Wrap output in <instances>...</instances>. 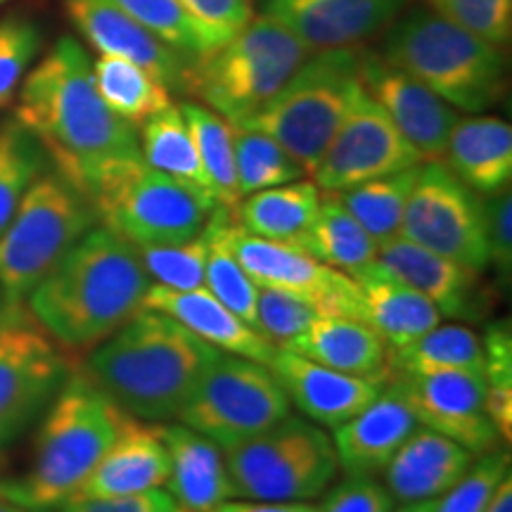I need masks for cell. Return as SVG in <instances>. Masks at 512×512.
<instances>
[{"instance_id": "1", "label": "cell", "mask_w": 512, "mask_h": 512, "mask_svg": "<svg viewBox=\"0 0 512 512\" xmlns=\"http://www.w3.org/2000/svg\"><path fill=\"white\" fill-rule=\"evenodd\" d=\"M15 119L88 200L143 162L138 128L105 105L95 88L93 60L72 36L60 38L24 76Z\"/></svg>"}, {"instance_id": "2", "label": "cell", "mask_w": 512, "mask_h": 512, "mask_svg": "<svg viewBox=\"0 0 512 512\" xmlns=\"http://www.w3.org/2000/svg\"><path fill=\"white\" fill-rule=\"evenodd\" d=\"M150 283L136 245L98 223L31 290L27 311L64 351L95 349L143 309Z\"/></svg>"}, {"instance_id": "3", "label": "cell", "mask_w": 512, "mask_h": 512, "mask_svg": "<svg viewBox=\"0 0 512 512\" xmlns=\"http://www.w3.org/2000/svg\"><path fill=\"white\" fill-rule=\"evenodd\" d=\"M221 349L166 313L140 309L91 349L86 373L121 413L145 422L176 418Z\"/></svg>"}, {"instance_id": "4", "label": "cell", "mask_w": 512, "mask_h": 512, "mask_svg": "<svg viewBox=\"0 0 512 512\" xmlns=\"http://www.w3.org/2000/svg\"><path fill=\"white\" fill-rule=\"evenodd\" d=\"M124 418L91 377L74 370L43 413L27 475L0 482V496L27 512L64 508L117 439Z\"/></svg>"}, {"instance_id": "5", "label": "cell", "mask_w": 512, "mask_h": 512, "mask_svg": "<svg viewBox=\"0 0 512 512\" xmlns=\"http://www.w3.org/2000/svg\"><path fill=\"white\" fill-rule=\"evenodd\" d=\"M377 53L425 83L453 110L484 114L505 93L501 48L432 10L401 15L384 31Z\"/></svg>"}, {"instance_id": "6", "label": "cell", "mask_w": 512, "mask_h": 512, "mask_svg": "<svg viewBox=\"0 0 512 512\" xmlns=\"http://www.w3.org/2000/svg\"><path fill=\"white\" fill-rule=\"evenodd\" d=\"M361 53L363 46L316 50L261 110L235 126L266 133L311 176L361 88Z\"/></svg>"}, {"instance_id": "7", "label": "cell", "mask_w": 512, "mask_h": 512, "mask_svg": "<svg viewBox=\"0 0 512 512\" xmlns=\"http://www.w3.org/2000/svg\"><path fill=\"white\" fill-rule=\"evenodd\" d=\"M309 55L311 50L271 17H252L221 46L192 57L185 95L240 124L261 110Z\"/></svg>"}, {"instance_id": "8", "label": "cell", "mask_w": 512, "mask_h": 512, "mask_svg": "<svg viewBox=\"0 0 512 512\" xmlns=\"http://www.w3.org/2000/svg\"><path fill=\"white\" fill-rule=\"evenodd\" d=\"M98 211L60 171H43L0 233V287L8 306H22L64 254L93 226Z\"/></svg>"}, {"instance_id": "9", "label": "cell", "mask_w": 512, "mask_h": 512, "mask_svg": "<svg viewBox=\"0 0 512 512\" xmlns=\"http://www.w3.org/2000/svg\"><path fill=\"white\" fill-rule=\"evenodd\" d=\"M223 456L235 498L247 501H309L328 491L339 470L330 434L292 413Z\"/></svg>"}, {"instance_id": "10", "label": "cell", "mask_w": 512, "mask_h": 512, "mask_svg": "<svg viewBox=\"0 0 512 512\" xmlns=\"http://www.w3.org/2000/svg\"><path fill=\"white\" fill-rule=\"evenodd\" d=\"M290 413L292 403L268 363L221 351L185 399L176 420L228 451Z\"/></svg>"}, {"instance_id": "11", "label": "cell", "mask_w": 512, "mask_h": 512, "mask_svg": "<svg viewBox=\"0 0 512 512\" xmlns=\"http://www.w3.org/2000/svg\"><path fill=\"white\" fill-rule=\"evenodd\" d=\"M98 221L131 245H178L192 240L219 207L214 197L188 188L140 162L91 197Z\"/></svg>"}, {"instance_id": "12", "label": "cell", "mask_w": 512, "mask_h": 512, "mask_svg": "<svg viewBox=\"0 0 512 512\" xmlns=\"http://www.w3.org/2000/svg\"><path fill=\"white\" fill-rule=\"evenodd\" d=\"M74 373L64 351L22 306L0 320V453L29 430Z\"/></svg>"}, {"instance_id": "13", "label": "cell", "mask_w": 512, "mask_h": 512, "mask_svg": "<svg viewBox=\"0 0 512 512\" xmlns=\"http://www.w3.org/2000/svg\"><path fill=\"white\" fill-rule=\"evenodd\" d=\"M401 235L477 271H489L484 195L467 188L444 162L418 166Z\"/></svg>"}, {"instance_id": "14", "label": "cell", "mask_w": 512, "mask_h": 512, "mask_svg": "<svg viewBox=\"0 0 512 512\" xmlns=\"http://www.w3.org/2000/svg\"><path fill=\"white\" fill-rule=\"evenodd\" d=\"M418 164V150L361 86L311 176L323 192H342Z\"/></svg>"}, {"instance_id": "15", "label": "cell", "mask_w": 512, "mask_h": 512, "mask_svg": "<svg viewBox=\"0 0 512 512\" xmlns=\"http://www.w3.org/2000/svg\"><path fill=\"white\" fill-rule=\"evenodd\" d=\"M228 245L256 287L297 294L316 306L320 316L363 320L361 290L351 275L320 264L287 242L249 235L235 219L228 226Z\"/></svg>"}, {"instance_id": "16", "label": "cell", "mask_w": 512, "mask_h": 512, "mask_svg": "<svg viewBox=\"0 0 512 512\" xmlns=\"http://www.w3.org/2000/svg\"><path fill=\"white\" fill-rule=\"evenodd\" d=\"M387 384L406 401L418 425L458 441L475 456L503 446L486 411L484 375L467 370L392 373Z\"/></svg>"}, {"instance_id": "17", "label": "cell", "mask_w": 512, "mask_h": 512, "mask_svg": "<svg viewBox=\"0 0 512 512\" xmlns=\"http://www.w3.org/2000/svg\"><path fill=\"white\" fill-rule=\"evenodd\" d=\"M363 91L394 121L422 162H441L458 112L403 69L389 64L377 50L363 48L358 62Z\"/></svg>"}, {"instance_id": "18", "label": "cell", "mask_w": 512, "mask_h": 512, "mask_svg": "<svg viewBox=\"0 0 512 512\" xmlns=\"http://www.w3.org/2000/svg\"><path fill=\"white\" fill-rule=\"evenodd\" d=\"M377 259L430 299L439 316L472 325L494 311L496 297L484 283V271L415 245L403 235L380 245Z\"/></svg>"}, {"instance_id": "19", "label": "cell", "mask_w": 512, "mask_h": 512, "mask_svg": "<svg viewBox=\"0 0 512 512\" xmlns=\"http://www.w3.org/2000/svg\"><path fill=\"white\" fill-rule=\"evenodd\" d=\"M64 8L98 55L138 64L171 93H185L192 57L178 53L112 0H64Z\"/></svg>"}, {"instance_id": "20", "label": "cell", "mask_w": 512, "mask_h": 512, "mask_svg": "<svg viewBox=\"0 0 512 512\" xmlns=\"http://www.w3.org/2000/svg\"><path fill=\"white\" fill-rule=\"evenodd\" d=\"M408 0H264V15L311 53L363 46L403 15Z\"/></svg>"}, {"instance_id": "21", "label": "cell", "mask_w": 512, "mask_h": 512, "mask_svg": "<svg viewBox=\"0 0 512 512\" xmlns=\"http://www.w3.org/2000/svg\"><path fill=\"white\" fill-rule=\"evenodd\" d=\"M271 370L287 399L320 427H335L368 408L384 392L389 377H361L318 366L309 358L278 349Z\"/></svg>"}, {"instance_id": "22", "label": "cell", "mask_w": 512, "mask_h": 512, "mask_svg": "<svg viewBox=\"0 0 512 512\" xmlns=\"http://www.w3.org/2000/svg\"><path fill=\"white\" fill-rule=\"evenodd\" d=\"M171 460L164 444V425L126 415L117 439L95 465L76 498H110L162 489L169 479Z\"/></svg>"}, {"instance_id": "23", "label": "cell", "mask_w": 512, "mask_h": 512, "mask_svg": "<svg viewBox=\"0 0 512 512\" xmlns=\"http://www.w3.org/2000/svg\"><path fill=\"white\" fill-rule=\"evenodd\" d=\"M143 309L166 313L192 335L226 354L245 356L259 363H271L278 349L268 339L249 328L245 320L226 309L207 287L200 290H171V287L150 283L143 299Z\"/></svg>"}, {"instance_id": "24", "label": "cell", "mask_w": 512, "mask_h": 512, "mask_svg": "<svg viewBox=\"0 0 512 512\" xmlns=\"http://www.w3.org/2000/svg\"><path fill=\"white\" fill-rule=\"evenodd\" d=\"M475 458L458 441L418 425L384 467V486L399 503L434 501L470 470Z\"/></svg>"}, {"instance_id": "25", "label": "cell", "mask_w": 512, "mask_h": 512, "mask_svg": "<svg viewBox=\"0 0 512 512\" xmlns=\"http://www.w3.org/2000/svg\"><path fill=\"white\" fill-rule=\"evenodd\" d=\"M415 427L418 420L413 418L411 408L387 384L368 408L335 427L332 444L337 463L347 477L382 475Z\"/></svg>"}, {"instance_id": "26", "label": "cell", "mask_w": 512, "mask_h": 512, "mask_svg": "<svg viewBox=\"0 0 512 512\" xmlns=\"http://www.w3.org/2000/svg\"><path fill=\"white\" fill-rule=\"evenodd\" d=\"M351 278L361 290L363 323L384 339L389 351L408 347L441 323L430 299L389 271L380 259L363 266Z\"/></svg>"}, {"instance_id": "27", "label": "cell", "mask_w": 512, "mask_h": 512, "mask_svg": "<svg viewBox=\"0 0 512 512\" xmlns=\"http://www.w3.org/2000/svg\"><path fill=\"white\" fill-rule=\"evenodd\" d=\"M441 162L479 195L489 197L508 190L512 181L510 124L491 114L458 117Z\"/></svg>"}, {"instance_id": "28", "label": "cell", "mask_w": 512, "mask_h": 512, "mask_svg": "<svg viewBox=\"0 0 512 512\" xmlns=\"http://www.w3.org/2000/svg\"><path fill=\"white\" fill-rule=\"evenodd\" d=\"M164 444L171 460L166 484L183 510L209 512L235 498L226 456L214 441L178 422L164 425Z\"/></svg>"}, {"instance_id": "29", "label": "cell", "mask_w": 512, "mask_h": 512, "mask_svg": "<svg viewBox=\"0 0 512 512\" xmlns=\"http://www.w3.org/2000/svg\"><path fill=\"white\" fill-rule=\"evenodd\" d=\"M285 351L339 373L389 377V347L363 320L320 316Z\"/></svg>"}, {"instance_id": "30", "label": "cell", "mask_w": 512, "mask_h": 512, "mask_svg": "<svg viewBox=\"0 0 512 512\" xmlns=\"http://www.w3.org/2000/svg\"><path fill=\"white\" fill-rule=\"evenodd\" d=\"M323 192L313 181H292L242 197L235 221L256 238L294 242L316 219Z\"/></svg>"}, {"instance_id": "31", "label": "cell", "mask_w": 512, "mask_h": 512, "mask_svg": "<svg viewBox=\"0 0 512 512\" xmlns=\"http://www.w3.org/2000/svg\"><path fill=\"white\" fill-rule=\"evenodd\" d=\"M290 245L302 249L320 264L337 268L347 275H354L363 266L373 264L380 252V245L370 238L332 192H323L316 219Z\"/></svg>"}, {"instance_id": "32", "label": "cell", "mask_w": 512, "mask_h": 512, "mask_svg": "<svg viewBox=\"0 0 512 512\" xmlns=\"http://www.w3.org/2000/svg\"><path fill=\"white\" fill-rule=\"evenodd\" d=\"M138 138L140 155L150 169L174 178V181L188 185L202 195L214 197L181 107L169 105L162 112L152 114L150 119L140 124Z\"/></svg>"}, {"instance_id": "33", "label": "cell", "mask_w": 512, "mask_h": 512, "mask_svg": "<svg viewBox=\"0 0 512 512\" xmlns=\"http://www.w3.org/2000/svg\"><path fill=\"white\" fill-rule=\"evenodd\" d=\"M441 370H467L484 375L482 335L465 323H439L408 347L389 351V375Z\"/></svg>"}, {"instance_id": "34", "label": "cell", "mask_w": 512, "mask_h": 512, "mask_svg": "<svg viewBox=\"0 0 512 512\" xmlns=\"http://www.w3.org/2000/svg\"><path fill=\"white\" fill-rule=\"evenodd\" d=\"M93 79L105 105L128 124L140 128L152 114L174 105L171 91L138 64L112 55H98L93 62Z\"/></svg>"}, {"instance_id": "35", "label": "cell", "mask_w": 512, "mask_h": 512, "mask_svg": "<svg viewBox=\"0 0 512 512\" xmlns=\"http://www.w3.org/2000/svg\"><path fill=\"white\" fill-rule=\"evenodd\" d=\"M418 166L399 171V174L373 178V181L354 185V188L342 192H332V195L361 223V228L377 245H384V242L401 235L403 211H406L408 197H411Z\"/></svg>"}, {"instance_id": "36", "label": "cell", "mask_w": 512, "mask_h": 512, "mask_svg": "<svg viewBox=\"0 0 512 512\" xmlns=\"http://www.w3.org/2000/svg\"><path fill=\"white\" fill-rule=\"evenodd\" d=\"M181 112L216 202L230 211H238L242 197L238 192V176H235L233 124L200 102H183Z\"/></svg>"}, {"instance_id": "37", "label": "cell", "mask_w": 512, "mask_h": 512, "mask_svg": "<svg viewBox=\"0 0 512 512\" xmlns=\"http://www.w3.org/2000/svg\"><path fill=\"white\" fill-rule=\"evenodd\" d=\"M233 152L240 197L299 181L306 176L304 166L283 145L275 143L266 133L252 131V128L233 124Z\"/></svg>"}, {"instance_id": "38", "label": "cell", "mask_w": 512, "mask_h": 512, "mask_svg": "<svg viewBox=\"0 0 512 512\" xmlns=\"http://www.w3.org/2000/svg\"><path fill=\"white\" fill-rule=\"evenodd\" d=\"M46 166L48 155L34 133L17 119L0 126V233Z\"/></svg>"}, {"instance_id": "39", "label": "cell", "mask_w": 512, "mask_h": 512, "mask_svg": "<svg viewBox=\"0 0 512 512\" xmlns=\"http://www.w3.org/2000/svg\"><path fill=\"white\" fill-rule=\"evenodd\" d=\"M486 411L505 446L512 439V330L508 320H496L482 335Z\"/></svg>"}, {"instance_id": "40", "label": "cell", "mask_w": 512, "mask_h": 512, "mask_svg": "<svg viewBox=\"0 0 512 512\" xmlns=\"http://www.w3.org/2000/svg\"><path fill=\"white\" fill-rule=\"evenodd\" d=\"M119 5L126 15H131L136 22L150 29L157 38L176 48L178 53L197 57L209 53L216 46H221L214 36L207 34L200 24L181 10L176 0H112Z\"/></svg>"}, {"instance_id": "41", "label": "cell", "mask_w": 512, "mask_h": 512, "mask_svg": "<svg viewBox=\"0 0 512 512\" xmlns=\"http://www.w3.org/2000/svg\"><path fill=\"white\" fill-rule=\"evenodd\" d=\"M152 283L171 290H200L204 287V266H207L209 238L207 230L197 238L178 245H147L136 247Z\"/></svg>"}, {"instance_id": "42", "label": "cell", "mask_w": 512, "mask_h": 512, "mask_svg": "<svg viewBox=\"0 0 512 512\" xmlns=\"http://www.w3.org/2000/svg\"><path fill=\"white\" fill-rule=\"evenodd\" d=\"M510 475L508 448L498 446L475 458L470 470L458 479L444 496L437 498L434 512H484L491 494Z\"/></svg>"}, {"instance_id": "43", "label": "cell", "mask_w": 512, "mask_h": 512, "mask_svg": "<svg viewBox=\"0 0 512 512\" xmlns=\"http://www.w3.org/2000/svg\"><path fill=\"white\" fill-rule=\"evenodd\" d=\"M316 318H320L316 306L297 294L271 290V287H259L256 292V330L275 349H285Z\"/></svg>"}, {"instance_id": "44", "label": "cell", "mask_w": 512, "mask_h": 512, "mask_svg": "<svg viewBox=\"0 0 512 512\" xmlns=\"http://www.w3.org/2000/svg\"><path fill=\"white\" fill-rule=\"evenodd\" d=\"M38 48H41V34L34 22L24 17L0 22V110L15 100Z\"/></svg>"}, {"instance_id": "45", "label": "cell", "mask_w": 512, "mask_h": 512, "mask_svg": "<svg viewBox=\"0 0 512 512\" xmlns=\"http://www.w3.org/2000/svg\"><path fill=\"white\" fill-rule=\"evenodd\" d=\"M430 10L503 48L512 34V0H427Z\"/></svg>"}, {"instance_id": "46", "label": "cell", "mask_w": 512, "mask_h": 512, "mask_svg": "<svg viewBox=\"0 0 512 512\" xmlns=\"http://www.w3.org/2000/svg\"><path fill=\"white\" fill-rule=\"evenodd\" d=\"M192 22L223 43L254 17L252 0H176Z\"/></svg>"}, {"instance_id": "47", "label": "cell", "mask_w": 512, "mask_h": 512, "mask_svg": "<svg viewBox=\"0 0 512 512\" xmlns=\"http://www.w3.org/2000/svg\"><path fill=\"white\" fill-rule=\"evenodd\" d=\"M396 501L375 477H347L325 494L318 512H394Z\"/></svg>"}, {"instance_id": "48", "label": "cell", "mask_w": 512, "mask_h": 512, "mask_svg": "<svg viewBox=\"0 0 512 512\" xmlns=\"http://www.w3.org/2000/svg\"><path fill=\"white\" fill-rule=\"evenodd\" d=\"M486 247L489 268L494 266L501 283L508 285L512 275V195L510 188L484 197Z\"/></svg>"}, {"instance_id": "49", "label": "cell", "mask_w": 512, "mask_h": 512, "mask_svg": "<svg viewBox=\"0 0 512 512\" xmlns=\"http://www.w3.org/2000/svg\"><path fill=\"white\" fill-rule=\"evenodd\" d=\"M60 512H181V505L169 491L150 489L128 496L76 498L60 508Z\"/></svg>"}, {"instance_id": "50", "label": "cell", "mask_w": 512, "mask_h": 512, "mask_svg": "<svg viewBox=\"0 0 512 512\" xmlns=\"http://www.w3.org/2000/svg\"><path fill=\"white\" fill-rule=\"evenodd\" d=\"M209 512H318V505H309L304 501H287V503H271V501H230L216 505Z\"/></svg>"}, {"instance_id": "51", "label": "cell", "mask_w": 512, "mask_h": 512, "mask_svg": "<svg viewBox=\"0 0 512 512\" xmlns=\"http://www.w3.org/2000/svg\"><path fill=\"white\" fill-rule=\"evenodd\" d=\"M484 512H512V477H503L501 484L491 494Z\"/></svg>"}, {"instance_id": "52", "label": "cell", "mask_w": 512, "mask_h": 512, "mask_svg": "<svg viewBox=\"0 0 512 512\" xmlns=\"http://www.w3.org/2000/svg\"><path fill=\"white\" fill-rule=\"evenodd\" d=\"M434 503H437V498L434 501H418V503H403L399 510L394 508V512H434Z\"/></svg>"}, {"instance_id": "53", "label": "cell", "mask_w": 512, "mask_h": 512, "mask_svg": "<svg viewBox=\"0 0 512 512\" xmlns=\"http://www.w3.org/2000/svg\"><path fill=\"white\" fill-rule=\"evenodd\" d=\"M0 512H27V510L19 508L17 503H12V501H8V498L0 496Z\"/></svg>"}, {"instance_id": "54", "label": "cell", "mask_w": 512, "mask_h": 512, "mask_svg": "<svg viewBox=\"0 0 512 512\" xmlns=\"http://www.w3.org/2000/svg\"><path fill=\"white\" fill-rule=\"evenodd\" d=\"M5 311H8V302H5V294H3V287H0V320H3Z\"/></svg>"}, {"instance_id": "55", "label": "cell", "mask_w": 512, "mask_h": 512, "mask_svg": "<svg viewBox=\"0 0 512 512\" xmlns=\"http://www.w3.org/2000/svg\"><path fill=\"white\" fill-rule=\"evenodd\" d=\"M181 512H188V510H183V508H181Z\"/></svg>"}, {"instance_id": "56", "label": "cell", "mask_w": 512, "mask_h": 512, "mask_svg": "<svg viewBox=\"0 0 512 512\" xmlns=\"http://www.w3.org/2000/svg\"><path fill=\"white\" fill-rule=\"evenodd\" d=\"M0 3H5V0H0Z\"/></svg>"}]
</instances>
